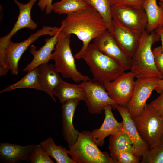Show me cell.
<instances>
[{"mask_svg":"<svg viewBox=\"0 0 163 163\" xmlns=\"http://www.w3.org/2000/svg\"><path fill=\"white\" fill-rule=\"evenodd\" d=\"M60 29V27L44 25L22 42L15 43L11 40H9L2 54L0 56V72L10 71L12 75H17L19 61L28 47L40 37L45 35L52 37L56 34Z\"/></svg>","mask_w":163,"mask_h":163,"instance_id":"4","label":"cell"},{"mask_svg":"<svg viewBox=\"0 0 163 163\" xmlns=\"http://www.w3.org/2000/svg\"><path fill=\"white\" fill-rule=\"evenodd\" d=\"M80 84L85 91V101L90 113L101 114L108 105L115 109L116 104L109 96L103 83L91 79L82 82Z\"/></svg>","mask_w":163,"mask_h":163,"instance_id":"9","label":"cell"},{"mask_svg":"<svg viewBox=\"0 0 163 163\" xmlns=\"http://www.w3.org/2000/svg\"><path fill=\"white\" fill-rule=\"evenodd\" d=\"M135 78L130 71L125 72L113 80L104 84L109 96L116 104L127 107L133 93Z\"/></svg>","mask_w":163,"mask_h":163,"instance_id":"11","label":"cell"},{"mask_svg":"<svg viewBox=\"0 0 163 163\" xmlns=\"http://www.w3.org/2000/svg\"><path fill=\"white\" fill-rule=\"evenodd\" d=\"M61 30L66 34H73L82 42V52L91 40L107 30L106 24L100 14L93 7L85 8L67 15L63 19Z\"/></svg>","mask_w":163,"mask_h":163,"instance_id":"1","label":"cell"},{"mask_svg":"<svg viewBox=\"0 0 163 163\" xmlns=\"http://www.w3.org/2000/svg\"><path fill=\"white\" fill-rule=\"evenodd\" d=\"M53 0H39L37 5L41 11H45L46 14H49L53 11L52 8Z\"/></svg>","mask_w":163,"mask_h":163,"instance_id":"34","label":"cell"},{"mask_svg":"<svg viewBox=\"0 0 163 163\" xmlns=\"http://www.w3.org/2000/svg\"><path fill=\"white\" fill-rule=\"evenodd\" d=\"M29 162L31 163H53L40 144L36 145L31 152Z\"/></svg>","mask_w":163,"mask_h":163,"instance_id":"29","label":"cell"},{"mask_svg":"<svg viewBox=\"0 0 163 163\" xmlns=\"http://www.w3.org/2000/svg\"><path fill=\"white\" fill-rule=\"evenodd\" d=\"M133 119L140 136L149 148L163 139V117L158 115L149 104L139 116Z\"/></svg>","mask_w":163,"mask_h":163,"instance_id":"7","label":"cell"},{"mask_svg":"<svg viewBox=\"0 0 163 163\" xmlns=\"http://www.w3.org/2000/svg\"><path fill=\"white\" fill-rule=\"evenodd\" d=\"M115 109L118 110L122 119L123 127L121 130L131 140L136 154L142 158L148 152L149 149V146L140 136L126 107L116 104Z\"/></svg>","mask_w":163,"mask_h":163,"instance_id":"15","label":"cell"},{"mask_svg":"<svg viewBox=\"0 0 163 163\" xmlns=\"http://www.w3.org/2000/svg\"><path fill=\"white\" fill-rule=\"evenodd\" d=\"M112 5H125L143 8L145 0H110Z\"/></svg>","mask_w":163,"mask_h":163,"instance_id":"33","label":"cell"},{"mask_svg":"<svg viewBox=\"0 0 163 163\" xmlns=\"http://www.w3.org/2000/svg\"><path fill=\"white\" fill-rule=\"evenodd\" d=\"M67 152L76 163H116L108 153L101 151L90 131L79 132L76 142Z\"/></svg>","mask_w":163,"mask_h":163,"instance_id":"6","label":"cell"},{"mask_svg":"<svg viewBox=\"0 0 163 163\" xmlns=\"http://www.w3.org/2000/svg\"><path fill=\"white\" fill-rule=\"evenodd\" d=\"M160 78H137L131 98L126 108L133 119L139 116L146 105L147 99L155 90Z\"/></svg>","mask_w":163,"mask_h":163,"instance_id":"10","label":"cell"},{"mask_svg":"<svg viewBox=\"0 0 163 163\" xmlns=\"http://www.w3.org/2000/svg\"><path fill=\"white\" fill-rule=\"evenodd\" d=\"M155 32L159 36L161 41V46L163 49V27L156 28L155 30Z\"/></svg>","mask_w":163,"mask_h":163,"instance_id":"35","label":"cell"},{"mask_svg":"<svg viewBox=\"0 0 163 163\" xmlns=\"http://www.w3.org/2000/svg\"><path fill=\"white\" fill-rule=\"evenodd\" d=\"M116 163H138L142 158L136 153L129 151H123L110 155Z\"/></svg>","mask_w":163,"mask_h":163,"instance_id":"30","label":"cell"},{"mask_svg":"<svg viewBox=\"0 0 163 163\" xmlns=\"http://www.w3.org/2000/svg\"><path fill=\"white\" fill-rule=\"evenodd\" d=\"M159 40L155 30L150 33L145 30L142 33L138 47L132 58L130 71L135 78H163L155 66L152 49V45Z\"/></svg>","mask_w":163,"mask_h":163,"instance_id":"3","label":"cell"},{"mask_svg":"<svg viewBox=\"0 0 163 163\" xmlns=\"http://www.w3.org/2000/svg\"><path fill=\"white\" fill-rule=\"evenodd\" d=\"M112 19L134 31L141 33L146 30L147 18L143 8L125 5H112Z\"/></svg>","mask_w":163,"mask_h":163,"instance_id":"8","label":"cell"},{"mask_svg":"<svg viewBox=\"0 0 163 163\" xmlns=\"http://www.w3.org/2000/svg\"><path fill=\"white\" fill-rule=\"evenodd\" d=\"M40 144L48 155L55 159L57 163H76L68 156L67 150L60 145H56L52 138L49 137Z\"/></svg>","mask_w":163,"mask_h":163,"instance_id":"23","label":"cell"},{"mask_svg":"<svg viewBox=\"0 0 163 163\" xmlns=\"http://www.w3.org/2000/svg\"><path fill=\"white\" fill-rule=\"evenodd\" d=\"M141 163H163V139L155 146L149 149L142 157Z\"/></svg>","mask_w":163,"mask_h":163,"instance_id":"28","label":"cell"},{"mask_svg":"<svg viewBox=\"0 0 163 163\" xmlns=\"http://www.w3.org/2000/svg\"><path fill=\"white\" fill-rule=\"evenodd\" d=\"M71 35L64 33L60 28L51 59L54 61L56 69L63 78H71L76 82L89 81L91 79L88 76L82 74L77 69L70 46Z\"/></svg>","mask_w":163,"mask_h":163,"instance_id":"5","label":"cell"},{"mask_svg":"<svg viewBox=\"0 0 163 163\" xmlns=\"http://www.w3.org/2000/svg\"><path fill=\"white\" fill-rule=\"evenodd\" d=\"M113 108L110 105L105 107L104 109L105 118L102 124L99 128L90 131L93 139L98 146H103L104 139L107 136L117 133L123 128L122 121L119 123L116 119L112 112Z\"/></svg>","mask_w":163,"mask_h":163,"instance_id":"16","label":"cell"},{"mask_svg":"<svg viewBox=\"0 0 163 163\" xmlns=\"http://www.w3.org/2000/svg\"><path fill=\"white\" fill-rule=\"evenodd\" d=\"M93 41L99 51L117 61L125 71L130 70L132 58L123 52L107 30L94 38Z\"/></svg>","mask_w":163,"mask_h":163,"instance_id":"12","label":"cell"},{"mask_svg":"<svg viewBox=\"0 0 163 163\" xmlns=\"http://www.w3.org/2000/svg\"><path fill=\"white\" fill-rule=\"evenodd\" d=\"M109 142V149L110 155L123 151L130 152L136 154L132 142L122 130L110 135Z\"/></svg>","mask_w":163,"mask_h":163,"instance_id":"24","label":"cell"},{"mask_svg":"<svg viewBox=\"0 0 163 163\" xmlns=\"http://www.w3.org/2000/svg\"><path fill=\"white\" fill-rule=\"evenodd\" d=\"M159 5L161 7L163 10V2H160L159 3Z\"/></svg>","mask_w":163,"mask_h":163,"instance_id":"37","label":"cell"},{"mask_svg":"<svg viewBox=\"0 0 163 163\" xmlns=\"http://www.w3.org/2000/svg\"><path fill=\"white\" fill-rule=\"evenodd\" d=\"M59 31L51 37L46 38L45 44L38 50H37L36 47L34 45H31L30 52L33 58L31 62L23 69L24 72H28L42 64L48 63L51 59L52 52L54 50L57 42V36Z\"/></svg>","mask_w":163,"mask_h":163,"instance_id":"19","label":"cell"},{"mask_svg":"<svg viewBox=\"0 0 163 163\" xmlns=\"http://www.w3.org/2000/svg\"><path fill=\"white\" fill-rule=\"evenodd\" d=\"M149 104L158 115L163 117V91L157 98Z\"/></svg>","mask_w":163,"mask_h":163,"instance_id":"32","label":"cell"},{"mask_svg":"<svg viewBox=\"0 0 163 163\" xmlns=\"http://www.w3.org/2000/svg\"><path fill=\"white\" fill-rule=\"evenodd\" d=\"M53 94L61 104L70 100L85 101V94L80 84L69 83L62 78L54 90Z\"/></svg>","mask_w":163,"mask_h":163,"instance_id":"21","label":"cell"},{"mask_svg":"<svg viewBox=\"0 0 163 163\" xmlns=\"http://www.w3.org/2000/svg\"><path fill=\"white\" fill-rule=\"evenodd\" d=\"M147 18L146 31L148 33L163 27V10L156 0H145L143 6Z\"/></svg>","mask_w":163,"mask_h":163,"instance_id":"22","label":"cell"},{"mask_svg":"<svg viewBox=\"0 0 163 163\" xmlns=\"http://www.w3.org/2000/svg\"><path fill=\"white\" fill-rule=\"evenodd\" d=\"M37 0H29L28 2L23 3L17 0L14 2L19 9V14L13 27L7 34L0 38V55L3 53L8 42L19 30L24 28L31 30L36 28L37 25L32 19L31 15L32 8Z\"/></svg>","mask_w":163,"mask_h":163,"instance_id":"14","label":"cell"},{"mask_svg":"<svg viewBox=\"0 0 163 163\" xmlns=\"http://www.w3.org/2000/svg\"><path fill=\"white\" fill-rule=\"evenodd\" d=\"M88 6L94 8L101 15L105 22L108 30L110 33L112 30L113 19L110 0H83Z\"/></svg>","mask_w":163,"mask_h":163,"instance_id":"26","label":"cell"},{"mask_svg":"<svg viewBox=\"0 0 163 163\" xmlns=\"http://www.w3.org/2000/svg\"><path fill=\"white\" fill-rule=\"evenodd\" d=\"M28 88L42 91L39 79L37 68L32 69L20 80L11 85L0 91V93L21 88Z\"/></svg>","mask_w":163,"mask_h":163,"instance_id":"25","label":"cell"},{"mask_svg":"<svg viewBox=\"0 0 163 163\" xmlns=\"http://www.w3.org/2000/svg\"><path fill=\"white\" fill-rule=\"evenodd\" d=\"M42 91L47 94L55 102L53 91L61 78L59 73L54 65L48 63L42 64L37 67Z\"/></svg>","mask_w":163,"mask_h":163,"instance_id":"20","label":"cell"},{"mask_svg":"<svg viewBox=\"0 0 163 163\" xmlns=\"http://www.w3.org/2000/svg\"><path fill=\"white\" fill-rule=\"evenodd\" d=\"M36 144L22 146L5 142L0 143L1 162L15 163L22 161L29 162L30 155Z\"/></svg>","mask_w":163,"mask_h":163,"instance_id":"18","label":"cell"},{"mask_svg":"<svg viewBox=\"0 0 163 163\" xmlns=\"http://www.w3.org/2000/svg\"><path fill=\"white\" fill-rule=\"evenodd\" d=\"M160 2H163V0H159Z\"/></svg>","mask_w":163,"mask_h":163,"instance_id":"38","label":"cell"},{"mask_svg":"<svg viewBox=\"0 0 163 163\" xmlns=\"http://www.w3.org/2000/svg\"><path fill=\"white\" fill-rule=\"evenodd\" d=\"M142 33L129 29L113 20L111 33L120 48L131 58L138 47Z\"/></svg>","mask_w":163,"mask_h":163,"instance_id":"13","label":"cell"},{"mask_svg":"<svg viewBox=\"0 0 163 163\" xmlns=\"http://www.w3.org/2000/svg\"><path fill=\"white\" fill-rule=\"evenodd\" d=\"M155 90L160 94L163 91V78L159 79Z\"/></svg>","mask_w":163,"mask_h":163,"instance_id":"36","label":"cell"},{"mask_svg":"<svg viewBox=\"0 0 163 163\" xmlns=\"http://www.w3.org/2000/svg\"><path fill=\"white\" fill-rule=\"evenodd\" d=\"M155 66L163 76V49L161 46L152 50Z\"/></svg>","mask_w":163,"mask_h":163,"instance_id":"31","label":"cell"},{"mask_svg":"<svg viewBox=\"0 0 163 163\" xmlns=\"http://www.w3.org/2000/svg\"><path fill=\"white\" fill-rule=\"evenodd\" d=\"M79 101L78 100H70L62 104V135L69 147L76 142L80 132L75 129L72 122L73 116Z\"/></svg>","mask_w":163,"mask_h":163,"instance_id":"17","label":"cell"},{"mask_svg":"<svg viewBox=\"0 0 163 163\" xmlns=\"http://www.w3.org/2000/svg\"><path fill=\"white\" fill-rule=\"evenodd\" d=\"M87 6L83 0H61L53 3L52 8L56 13L67 15L83 9Z\"/></svg>","mask_w":163,"mask_h":163,"instance_id":"27","label":"cell"},{"mask_svg":"<svg viewBox=\"0 0 163 163\" xmlns=\"http://www.w3.org/2000/svg\"><path fill=\"white\" fill-rule=\"evenodd\" d=\"M76 59H83L92 74V80L105 83L111 82L125 71L117 61L99 51L93 43H90L82 52L74 55Z\"/></svg>","mask_w":163,"mask_h":163,"instance_id":"2","label":"cell"}]
</instances>
